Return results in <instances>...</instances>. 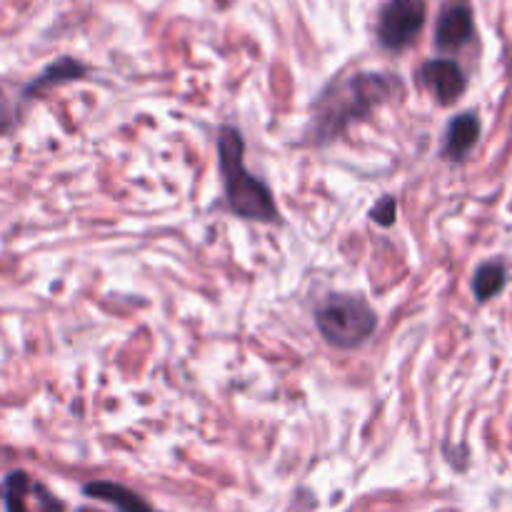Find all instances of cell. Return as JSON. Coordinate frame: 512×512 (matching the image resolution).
Returning a JSON list of instances; mask_svg holds the SVG:
<instances>
[{"mask_svg": "<svg viewBox=\"0 0 512 512\" xmlns=\"http://www.w3.org/2000/svg\"><path fill=\"white\" fill-rule=\"evenodd\" d=\"M83 73H85V68L80 63H75V60H70V58H60L58 63L48 65V68H45V73L38 75V78L28 85L25 95L30 98V95L38 93V90L50 88V85L65 83V80H75V78H80Z\"/></svg>", "mask_w": 512, "mask_h": 512, "instance_id": "obj_9", "label": "cell"}, {"mask_svg": "<svg viewBox=\"0 0 512 512\" xmlns=\"http://www.w3.org/2000/svg\"><path fill=\"white\" fill-rule=\"evenodd\" d=\"M315 323L325 343L340 350H353L368 343L378 325V315L358 295H330L318 308Z\"/></svg>", "mask_w": 512, "mask_h": 512, "instance_id": "obj_3", "label": "cell"}, {"mask_svg": "<svg viewBox=\"0 0 512 512\" xmlns=\"http://www.w3.org/2000/svg\"><path fill=\"white\" fill-rule=\"evenodd\" d=\"M480 138V120L475 113H460L450 120L448 138H445V155L455 163L465 160V155L475 148Z\"/></svg>", "mask_w": 512, "mask_h": 512, "instance_id": "obj_7", "label": "cell"}, {"mask_svg": "<svg viewBox=\"0 0 512 512\" xmlns=\"http://www.w3.org/2000/svg\"><path fill=\"white\" fill-rule=\"evenodd\" d=\"M28 495V478L25 473H10L5 480V510L8 512H30L25 505Z\"/></svg>", "mask_w": 512, "mask_h": 512, "instance_id": "obj_11", "label": "cell"}, {"mask_svg": "<svg viewBox=\"0 0 512 512\" xmlns=\"http://www.w3.org/2000/svg\"><path fill=\"white\" fill-rule=\"evenodd\" d=\"M425 0H388L378 20V40L388 50H405L425 25Z\"/></svg>", "mask_w": 512, "mask_h": 512, "instance_id": "obj_4", "label": "cell"}, {"mask_svg": "<svg viewBox=\"0 0 512 512\" xmlns=\"http://www.w3.org/2000/svg\"><path fill=\"white\" fill-rule=\"evenodd\" d=\"M395 88H398V80L383 73H358L330 83L315 100L308 138L315 145L330 143L355 118H365L370 110L388 100Z\"/></svg>", "mask_w": 512, "mask_h": 512, "instance_id": "obj_1", "label": "cell"}, {"mask_svg": "<svg viewBox=\"0 0 512 512\" xmlns=\"http://www.w3.org/2000/svg\"><path fill=\"white\" fill-rule=\"evenodd\" d=\"M423 80L443 105L455 103L465 93V73L455 60L435 58L423 65Z\"/></svg>", "mask_w": 512, "mask_h": 512, "instance_id": "obj_6", "label": "cell"}, {"mask_svg": "<svg viewBox=\"0 0 512 512\" xmlns=\"http://www.w3.org/2000/svg\"><path fill=\"white\" fill-rule=\"evenodd\" d=\"M83 493L88 495V498L115 505L120 512H153V508H150L140 495H135L133 490L123 488V485L110 483V480H95V483H88L83 488Z\"/></svg>", "mask_w": 512, "mask_h": 512, "instance_id": "obj_8", "label": "cell"}, {"mask_svg": "<svg viewBox=\"0 0 512 512\" xmlns=\"http://www.w3.org/2000/svg\"><path fill=\"white\" fill-rule=\"evenodd\" d=\"M503 288H505V268L500 263H485L475 270L473 290H475V298H478L480 303H488V300L495 298Z\"/></svg>", "mask_w": 512, "mask_h": 512, "instance_id": "obj_10", "label": "cell"}, {"mask_svg": "<svg viewBox=\"0 0 512 512\" xmlns=\"http://www.w3.org/2000/svg\"><path fill=\"white\" fill-rule=\"evenodd\" d=\"M243 158V135L235 128H230V125H225L218 135V165L230 210L245 220L278 223L280 213L278 205H275L273 200V193H270V188L263 180H258L248 168H245Z\"/></svg>", "mask_w": 512, "mask_h": 512, "instance_id": "obj_2", "label": "cell"}, {"mask_svg": "<svg viewBox=\"0 0 512 512\" xmlns=\"http://www.w3.org/2000/svg\"><path fill=\"white\" fill-rule=\"evenodd\" d=\"M473 38V10L468 0H450L438 18L435 45L440 50H458Z\"/></svg>", "mask_w": 512, "mask_h": 512, "instance_id": "obj_5", "label": "cell"}, {"mask_svg": "<svg viewBox=\"0 0 512 512\" xmlns=\"http://www.w3.org/2000/svg\"><path fill=\"white\" fill-rule=\"evenodd\" d=\"M395 215H398V203H395L393 195H385V198L370 210V218L378 225H383V228H390V225L395 223Z\"/></svg>", "mask_w": 512, "mask_h": 512, "instance_id": "obj_12", "label": "cell"}]
</instances>
